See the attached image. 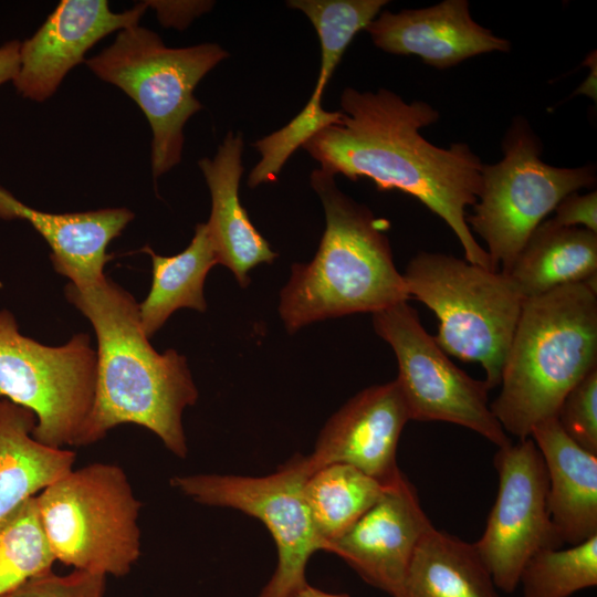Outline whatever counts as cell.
<instances>
[{
	"label": "cell",
	"mask_w": 597,
	"mask_h": 597,
	"mask_svg": "<svg viewBox=\"0 0 597 597\" xmlns=\"http://www.w3.org/2000/svg\"><path fill=\"white\" fill-rule=\"evenodd\" d=\"M339 111L337 124L302 146L320 169L354 181L366 177L379 191L415 197L453 231L468 262L495 270L465 220V209L475 205L481 191L483 163L467 144L442 148L422 137L420 129L436 123L439 113L423 101L407 103L386 88L352 87L343 91Z\"/></svg>",
	"instance_id": "cell-1"
},
{
	"label": "cell",
	"mask_w": 597,
	"mask_h": 597,
	"mask_svg": "<svg viewBox=\"0 0 597 597\" xmlns=\"http://www.w3.org/2000/svg\"><path fill=\"white\" fill-rule=\"evenodd\" d=\"M65 295L88 318L97 338L95 398L82 446L118 425L134 423L185 459L182 413L198 399L186 358L175 349L160 354L153 348L135 298L106 276L86 286L69 283Z\"/></svg>",
	"instance_id": "cell-2"
},
{
	"label": "cell",
	"mask_w": 597,
	"mask_h": 597,
	"mask_svg": "<svg viewBox=\"0 0 597 597\" xmlns=\"http://www.w3.org/2000/svg\"><path fill=\"white\" fill-rule=\"evenodd\" d=\"M334 177L320 168L311 175L326 226L314 259L293 264L281 291L280 315L290 333L331 317L374 314L410 298L394 264L389 222L343 193Z\"/></svg>",
	"instance_id": "cell-3"
},
{
	"label": "cell",
	"mask_w": 597,
	"mask_h": 597,
	"mask_svg": "<svg viewBox=\"0 0 597 597\" xmlns=\"http://www.w3.org/2000/svg\"><path fill=\"white\" fill-rule=\"evenodd\" d=\"M594 369L596 280L526 298L491 410L506 433L531 438L536 425L556 418L566 395Z\"/></svg>",
	"instance_id": "cell-4"
},
{
	"label": "cell",
	"mask_w": 597,
	"mask_h": 597,
	"mask_svg": "<svg viewBox=\"0 0 597 597\" xmlns=\"http://www.w3.org/2000/svg\"><path fill=\"white\" fill-rule=\"evenodd\" d=\"M409 297L437 316L439 346L463 362L479 363L490 390L502 368L525 298L502 272L438 252H420L402 273Z\"/></svg>",
	"instance_id": "cell-5"
},
{
	"label": "cell",
	"mask_w": 597,
	"mask_h": 597,
	"mask_svg": "<svg viewBox=\"0 0 597 597\" xmlns=\"http://www.w3.org/2000/svg\"><path fill=\"white\" fill-rule=\"evenodd\" d=\"M228 56L216 43L168 48L157 33L136 24L118 31L108 48L85 63L97 77L133 98L145 114L153 132L156 179L180 163L185 124L202 108L193 91Z\"/></svg>",
	"instance_id": "cell-6"
},
{
	"label": "cell",
	"mask_w": 597,
	"mask_h": 597,
	"mask_svg": "<svg viewBox=\"0 0 597 597\" xmlns=\"http://www.w3.org/2000/svg\"><path fill=\"white\" fill-rule=\"evenodd\" d=\"M36 502L55 561L124 577L139 558L142 503L121 467L92 463L73 469L36 495Z\"/></svg>",
	"instance_id": "cell-7"
},
{
	"label": "cell",
	"mask_w": 597,
	"mask_h": 597,
	"mask_svg": "<svg viewBox=\"0 0 597 597\" xmlns=\"http://www.w3.org/2000/svg\"><path fill=\"white\" fill-rule=\"evenodd\" d=\"M503 158L482 168V186L467 224L486 243L495 270L509 271L533 231L568 195L596 184L595 167L562 168L541 158L528 123L516 118L503 143Z\"/></svg>",
	"instance_id": "cell-8"
},
{
	"label": "cell",
	"mask_w": 597,
	"mask_h": 597,
	"mask_svg": "<svg viewBox=\"0 0 597 597\" xmlns=\"http://www.w3.org/2000/svg\"><path fill=\"white\" fill-rule=\"evenodd\" d=\"M97 355L88 334L46 346L19 331L0 310V398L31 410L33 437L48 446H82L93 409Z\"/></svg>",
	"instance_id": "cell-9"
},
{
	"label": "cell",
	"mask_w": 597,
	"mask_h": 597,
	"mask_svg": "<svg viewBox=\"0 0 597 597\" xmlns=\"http://www.w3.org/2000/svg\"><path fill=\"white\" fill-rule=\"evenodd\" d=\"M311 474L306 455L296 453L264 476L178 475L171 478L170 484L197 503L234 509L258 519L277 549L276 568L259 597H283L307 582L305 570L311 556L325 549L305 499Z\"/></svg>",
	"instance_id": "cell-10"
},
{
	"label": "cell",
	"mask_w": 597,
	"mask_h": 597,
	"mask_svg": "<svg viewBox=\"0 0 597 597\" xmlns=\"http://www.w3.org/2000/svg\"><path fill=\"white\" fill-rule=\"evenodd\" d=\"M373 325L396 355L395 380L410 420L462 426L498 448L512 442L491 410L488 384L471 377L449 358L407 302L374 313Z\"/></svg>",
	"instance_id": "cell-11"
},
{
	"label": "cell",
	"mask_w": 597,
	"mask_h": 597,
	"mask_svg": "<svg viewBox=\"0 0 597 597\" xmlns=\"http://www.w3.org/2000/svg\"><path fill=\"white\" fill-rule=\"evenodd\" d=\"M499 490L483 534L474 544L496 588L512 594L527 559L538 549L559 548L547 511L548 476L532 438L498 448L493 459Z\"/></svg>",
	"instance_id": "cell-12"
},
{
	"label": "cell",
	"mask_w": 597,
	"mask_h": 597,
	"mask_svg": "<svg viewBox=\"0 0 597 597\" xmlns=\"http://www.w3.org/2000/svg\"><path fill=\"white\" fill-rule=\"evenodd\" d=\"M314 25L321 43V67L314 91L302 111L285 126L258 139L253 147L260 160L248 184L254 188L274 181L287 159L313 135L341 121V111L322 107L324 91L354 36L379 14L386 0H291Z\"/></svg>",
	"instance_id": "cell-13"
},
{
	"label": "cell",
	"mask_w": 597,
	"mask_h": 597,
	"mask_svg": "<svg viewBox=\"0 0 597 597\" xmlns=\"http://www.w3.org/2000/svg\"><path fill=\"white\" fill-rule=\"evenodd\" d=\"M410 415L396 380L368 387L325 423L306 455L312 473L333 463L352 465L387 485L402 472L397 464L401 431Z\"/></svg>",
	"instance_id": "cell-14"
},
{
	"label": "cell",
	"mask_w": 597,
	"mask_h": 597,
	"mask_svg": "<svg viewBox=\"0 0 597 597\" xmlns=\"http://www.w3.org/2000/svg\"><path fill=\"white\" fill-rule=\"evenodd\" d=\"M432 525L404 473L326 552L341 557L368 585L395 596L422 535Z\"/></svg>",
	"instance_id": "cell-15"
},
{
	"label": "cell",
	"mask_w": 597,
	"mask_h": 597,
	"mask_svg": "<svg viewBox=\"0 0 597 597\" xmlns=\"http://www.w3.org/2000/svg\"><path fill=\"white\" fill-rule=\"evenodd\" d=\"M146 2L116 13L106 0H63L38 31L20 43V65L12 83L24 98L44 102L65 75L85 62L86 52L104 36L138 24Z\"/></svg>",
	"instance_id": "cell-16"
},
{
	"label": "cell",
	"mask_w": 597,
	"mask_h": 597,
	"mask_svg": "<svg viewBox=\"0 0 597 597\" xmlns=\"http://www.w3.org/2000/svg\"><path fill=\"white\" fill-rule=\"evenodd\" d=\"M365 31L383 51L417 55L440 70L475 55L510 50L506 39L494 35L472 19L467 0H444L396 13L384 11Z\"/></svg>",
	"instance_id": "cell-17"
},
{
	"label": "cell",
	"mask_w": 597,
	"mask_h": 597,
	"mask_svg": "<svg viewBox=\"0 0 597 597\" xmlns=\"http://www.w3.org/2000/svg\"><path fill=\"white\" fill-rule=\"evenodd\" d=\"M126 208H106L73 213H52L31 208L0 188V219H23L51 248L54 270L75 286L94 284L111 255L107 245L133 220Z\"/></svg>",
	"instance_id": "cell-18"
},
{
	"label": "cell",
	"mask_w": 597,
	"mask_h": 597,
	"mask_svg": "<svg viewBox=\"0 0 597 597\" xmlns=\"http://www.w3.org/2000/svg\"><path fill=\"white\" fill-rule=\"evenodd\" d=\"M241 134L229 132L213 158L198 165L211 196V212L206 223L218 263L229 268L245 287L249 271L260 263H272L276 253L251 223L239 199L243 172Z\"/></svg>",
	"instance_id": "cell-19"
},
{
	"label": "cell",
	"mask_w": 597,
	"mask_h": 597,
	"mask_svg": "<svg viewBox=\"0 0 597 597\" xmlns=\"http://www.w3.org/2000/svg\"><path fill=\"white\" fill-rule=\"evenodd\" d=\"M531 438L546 467L547 511L563 544L597 535V454L573 441L556 418L536 425Z\"/></svg>",
	"instance_id": "cell-20"
},
{
	"label": "cell",
	"mask_w": 597,
	"mask_h": 597,
	"mask_svg": "<svg viewBox=\"0 0 597 597\" xmlns=\"http://www.w3.org/2000/svg\"><path fill=\"white\" fill-rule=\"evenodd\" d=\"M34 413L0 398V520L73 470L76 454L33 437Z\"/></svg>",
	"instance_id": "cell-21"
},
{
	"label": "cell",
	"mask_w": 597,
	"mask_h": 597,
	"mask_svg": "<svg viewBox=\"0 0 597 597\" xmlns=\"http://www.w3.org/2000/svg\"><path fill=\"white\" fill-rule=\"evenodd\" d=\"M506 273L526 300L561 286L595 281L597 233L544 220Z\"/></svg>",
	"instance_id": "cell-22"
},
{
	"label": "cell",
	"mask_w": 597,
	"mask_h": 597,
	"mask_svg": "<svg viewBox=\"0 0 597 597\" xmlns=\"http://www.w3.org/2000/svg\"><path fill=\"white\" fill-rule=\"evenodd\" d=\"M392 597H501L473 543L433 524L422 535Z\"/></svg>",
	"instance_id": "cell-23"
},
{
	"label": "cell",
	"mask_w": 597,
	"mask_h": 597,
	"mask_svg": "<svg viewBox=\"0 0 597 597\" xmlns=\"http://www.w3.org/2000/svg\"><path fill=\"white\" fill-rule=\"evenodd\" d=\"M142 251L153 261L151 287L138 304L140 327L149 338L175 311L182 307L206 310L203 283L218 259L206 223L197 224L189 245L176 255H158L147 245Z\"/></svg>",
	"instance_id": "cell-24"
},
{
	"label": "cell",
	"mask_w": 597,
	"mask_h": 597,
	"mask_svg": "<svg viewBox=\"0 0 597 597\" xmlns=\"http://www.w3.org/2000/svg\"><path fill=\"white\" fill-rule=\"evenodd\" d=\"M387 485L344 463L325 465L308 476L305 499L325 552L381 498Z\"/></svg>",
	"instance_id": "cell-25"
},
{
	"label": "cell",
	"mask_w": 597,
	"mask_h": 597,
	"mask_svg": "<svg viewBox=\"0 0 597 597\" xmlns=\"http://www.w3.org/2000/svg\"><path fill=\"white\" fill-rule=\"evenodd\" d=\"M55 558L44 535L36 496L0 520V597L52 569Z\"/></svg>",
	"instance_id": "cell-26"
},
{
	"label": "cell",
	"mask_w": 597,
	"mask_h": 597,
	"mask_svg": "<svg viewBox=\"0 0 597 597\" xmlns=\"http://www.w3.org/2000/svg\"><path fill=\"white\" fill-rule=\"evenodd\" d=\"M523 597H570L597 585V535L567 548H542L519 579Z\"/></svg>",
	"instance_id": "cell-27"
},
{
	"label": "cell",
	"mask_w": 597,
	"mask_h": 597,
	"mask_svg": "<svg viewBox=\"0 0 597 597\" xmlns=\"http://www.w3.org/2000/svg\"><path fill=\"white\" fill-rule=\"evenodd\" d=\"M556 419L573 441L597 454V369L566 395Z\"/></svg>",
	"instance_id": "cell-28"
},
{
	"label": "cell",
	"mask_w": 597,
	"mask_h": 597,
	"mask_svg": "<svg viewBox=\"0 0 597 597\" xmlns=\"http://www.w3.org/2000/svg\"><path fill=\"white\" fill-rule=\"evenodd\" d=\"M106 575L75 569L67 575L51 570L35 575L4 597H104Z\"/></svg>",
	"instance_id": "cell-29"
},
{
	"label": "cell",
	"mask_w": 597,
	"mask_h": 597,
	"mask_svg": "<svg viewBox=\"0 0 597 597\" xmlns=\"http://www.w3.org/2000/svg\"><path fill=\"white\" fill-rule=\"evenodd\" d=\"M554 222L564 227H579L597 233V191L585 195L573 192L554 209Z\"/></svg>",
	"instance_id": "cell-30"
},
{
	"label": "cell",
	"mask_w": 597,
	"mask_h": 597,
	"mask_svg": "<svg viewBox=\"0 0 597 597\" xmlns=\"http://www.w3.org/2000/svg\"><path fill=\"white\" fill-rule=\"evenodd\" d=\"M147 7L157 11L163 25L186 28L189 22L202 12L208 11L213 2L209 1H145Z\"/></svg>",
	"instance_id": "cell-31"
},
{
	"label": "cell",
	"mask_w": 597,
	"mask_h": 597,
	"mask_svg": "<svg viewBox=\"0 0 597 597\" xmlns=\"http://www.w3.org/2000/svg\"><path fill=\"white\" fill-rule=\"evenodd\" d=\"M20 41L10 40L0 46V85L13 81L20 65Z\"/></svg>",
	"instance_id": "cell-32"
},
{
	"label": "cell",
	"mask_w": 597,
	"mask_h": 597,
	"mask_svg": "<svg viewBox=\"0 0 597 597\" xmlns=\"http://www.w3.org/2000/svg\"><path fill=\"white\" fill-rule=\"evenodd\" d=\"M283 597H350L345 593H328L313 587L307 582L287 591Z\"/></svg>",
	"instance_id": "cell-33"
}]
</instances>
